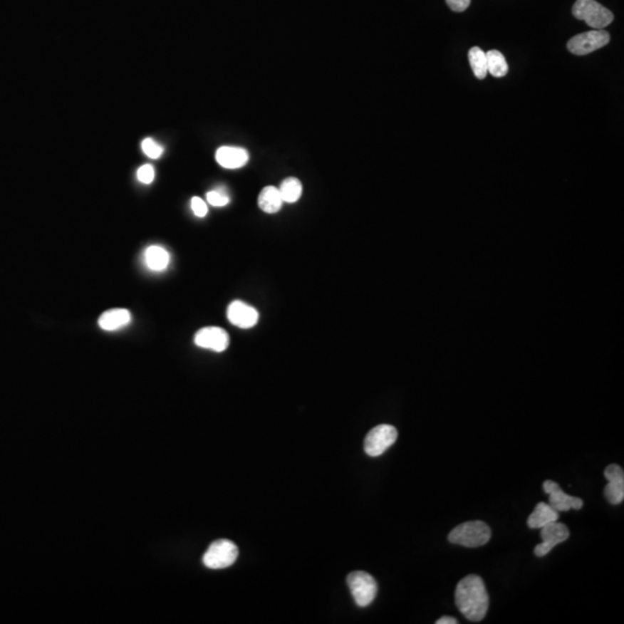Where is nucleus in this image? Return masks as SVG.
Returning <instances> with one entry per match:
<instances>
[{
  "mask_svg": "<svg viewBox=\"0 0 624 624\" xmlns=\"http://www.w3.org/2000/svg\"><path fill=\"white\" fill-rule=\"evenodd\" d=\"M227 317L234 326L248 330L254 328L259 319V313L254 306L244 303L242 301H234L227 310Z\"/></svg>",
  "mask_w": 624,
  "mask_h": 624,
  "instance_id": "obj_11",
  "label": "nucleus"
},
{
  "mask_svg": "<svg viewBox=\"0 0 624 624\" xmlns=\"http://www.w3.org/2000/svg\"><path fill=\"white\" fill-rule=\"evenodd\" d=\"M206 197H207L208 204H211L214 207H224V206L228 205L230 202L229 196L227 194L226 191L220 190V189L208 192Z\"/></svg>",
  "mask_w": 624,
  "mask_h": 624,
  "instance_id": "obj_22",
  "label": "nucleus"
},
{
  "mask_svg": "<svg viewBox=\"0 0 624 624\" xmlns=\"http://www.w3.org/2000/svg\"><path fill=\"white\" fill-rule=\"evenodd\" d=\"M609 41H610V35L608 31L603 29H592L570 38L568 42V50L573 55H588L607 46Z\"/></svg>",
  "mask_w": 624,
  "mask_h": 624,
  "instance_id": "obj_7",
  "label": "nucleus"
},
{
  "mask_svg": "<svg viewBox=\"0 0 624 624\" xmlns=\"http://www.w3.org/2000/svg\"><path fill=\"white\" fill-rule=\"evenodd\" d=\"M194 343L200 348L211 349L214 352H224L229 346V336L224 328L209 326L198 331Z\"/></svg>",
  "mask_w": 624,
  "mask_h": 624,
  "instance_id": "obj_10",
  "label": "nucleus"
},
{
  "mask_svg": "<svg viewBox=\"0 0 624 624\" xmlns=\"http://www.w3.org/2000/svg\"><path fill=\"white\" fill-rule=\"evenodd\" d=\"M458 621H457L456 618H451V616H443V618H440L436 621V624H457Z\"/></svg>",
  "mask_w": 624,
  "mask_h": 624,
  "instance_id": "obj_26",
  "label": "nucleus"
},
{
  "mask_svg": "<svg viewBox=\"0 0 624 624\" xmlns=\"http://www.w3.org/2000/svg\"><path fill=\"white\" fill-rule=\"evenodd\" d=\"M279 191L281 193L284 202L293 204V202H296L297 200L300 199L303 187H302V184H301V182L297 178L289 177L282 182L281 187H280Z\"/></svg>",
  "mask_w": 624,
  "mask_h": 624,
  "instance_id": "obj_20",
  "label": "nucleus"
},
{
  "mask_svg": "<svg viewBox=\"0 0 624 624\" xmlns=\"http://www.w3.org/2000/svg\"><path fill=\"white\" fill-rule=\"evenodd\" d=\"M282 204H284V199H282L281 193L276 187H265L260 192L259 198H258V205L261 208V211L269 213V214H274L276 212L280 211Z\"/></svg>",
  "mask_w": 624,
  "mask_h": 624,
  "instance_id": "obj_17",
  "label": "nucleus"
},
{
  "mask_svg": "<svg viewBox=\"0 0 624 624\" xmlns=\"http://www.w3.org/2000/svg\"><path fill=\"white\" fill-rule=\"evenodd\" d=\"M558 518V512L554 508H551L548 503L540 502L536 504L534 511L529 514L527 525L531 529H542L548 524L557 521Z\"/></svg>",
  "mask_w": 624,
  "mask_h": 624,
  "instance_id": "obj_14",
  "label": "nucleus"
},
{
  "mask_svg": "<svg viewBox=\"0 0 624 624\" xmlns=\"http://www.w3.org/2000/svg\"><path fill=\"white\" fill-rule=\"evenodd\" d=\"M572 13L577 20L586 22L592 29H603L614 20L613 13L596 0H577Z\"/></svg>",
  "mask_w": 624,
  "mask_h": 624,
  "instance_id": "obj_3",
  "label": "nucleus"
},
{
  "mask_svg": "<svg viewBox=\"0 0 624 624\" xmlns=\"http://www.w3.org/2000/svg\"><path fill=\"white\" fill-rule=\"evenodd\" d=\"M145 264L154 272H162L170 263V256L168 251L159 245H152L145 251Z\"/></svg>",
  "mask_w": 624,
  "mask_h": 624,
  "instance_id": "obj_16",
  "label": "nucleus"
},
{
  "mask_svg": "<svg viewBox=\"0 0 624 624\" xmlns=\"http://www.w3.org/2000/svg\"><path fill=\"white\" fill-rule=\"evenodd\" d=\"M544 492L549 495L548 504L551 505V508H554L557 512L569 511L571 509L579 510L584 505L583 499L564 493L555 481L546 480L544 482Z\"/></svg>",
  "mask_w": 624,
  "mask_h": 624,
  "instance_id": "obj_9",
  "label": "nucleus"
},
{
  "mask_svg": "<svg viewBox=\"0 0 624 624\" xmlns=\"http://www.w3.org/2000/svg\"><path fill=\"white\" fill-rule=\"evenodd\" d=\"M456 605L467 620H484L489 607V596L481 577L468 575L458 583L454 593Z\"/></svg>",
  "mask_w": 624,
  "mask_h": 624,
  "instance_id": "obj_1",
  "label": "nucleus"
},
{
  "mask_svg": "<svg viewBox=\"0 0 624 624\" xmlns=\"http://www.w3.org/2000/svg\"><path fill=\"white\" fill-rule=\"evenodd\" d=\"M137 177H138L141 183H152L154 181V178H155V170H154L153 165H145L140 167L138 169V172H137Z\"/></svg>",
  "mask_w": 624,
  "mask_h": 624,
  "instance_id": "obj_23",
  "label": "nucleus"
},
{
  "mask_svg": "<svg viewBox=\"0 0 624 624\" xmlns=\"http://www.w3.org/2000/svg\"><path fill=\"white\" fill-rule=\"evenodd\" d=\"M487 68L493 77L503 78L508 74V63L505 61L503 53L497 50H490L486 52Z\"/></svg>",
  "mask_w": 624,
  "mask_h": 624,
  "instance_id": "obj_18",
  "label": "nucleus"
},
{
  "mask_svg": "<svg viewBox=\"0 0 624 624\" xmlns=\"http://www.w3.org/2000/svg\"><path fill=\"white\" fill-rule=\"evenodd\" d=\"M447 6L452 9L453 12H464L469 6L471 0H447Z\"/></svg>",
  "mask_w": 624,
  "mask_h": 624,
  "instance_id": "obj_25",
  "label": "nucleus"
},
{
  "mask_svg": "<svg viewBox=\"0 0 624 624\" xmlns=\"http://www.w3.org/2000/svg\"><path fill=\"white\" fill-rule=\"evenodd\" d=\"M569 536V529L564 524L558 521L548 524L541 529L542 542L534 548V554L539 557L546 556L555 546L566 541Z\"/></svg>",
  "mask_w": 624,
  "mask_h": 624,
  "instance_id": "obj_8",
  "label": "nucleus"
},
{
  "mask_svg": "<svg viewBox=\"0 0 624 624\" xmlns=\"http://www.w3.org/2000/svg\"><path fill=\"white\" fill-rule=\"evenodd\" d=\"M490 538H492L490 527L480 520L460 524L449 534V541L451 544L468 548L484 546L489 541Z\"/></svg>",
  "mask_w": 624,
  "mask_h": 624,
  "instance_id": "obj_2",
  "label": "nucleus"
},
{
  "mask_svg": "<svg viewBox=\"0 0 624 624\" xmlns=\"http://www.w3.org/2000/svg\"><path fill=\"white\" fill-rule=\"evenodd\" d=\"M347 584L356 605L367 607L373 603L378 592V585L368 572L354 571L347 577Z\"/></svg>",
  "mask_w": 624,
  "mask_h": 624,
  "instance_id": "obj_4",
  "label": "nucleus"
},
{
  "mask_svg": "<svg viewBox=\"0 0 624 624\" xmlns=\"http://www.w3.org/2000/svg\"><path fill=\"white\" fill-rule=\"evenodd\" d=\"M131 321V313L126 309H113L102 313L98 319L100 328L104 331H117Z\"/></svg>",
  "mask_w": 624,
  "mask_h": 624,
  "instance_id": "obj_15",
  "label": "nucleus"
},
{
  "mask_svg": "<svg viewBox=\"0 0 624 624\" xmlns=\"http://www.w3.org/2000/svg\"><path fill=\"white\" fill-rule=\"evenodd\" d=\"M239 556L237 546L230 540L221 539L213 542L202 557V562L209 569H224L233 566Z\"/></svg>",
  "mask_w": 624,
  "mask_h": 624,
  "instance_id": "obj_5",
  "label": "nucleus"
},
{
  "mask_svg": "<svg viewBox=\"0 0 624 624\" xmlns=\"http://www.w3.org/2000/svg\"><path fill=\"white\" fill-rule=\"evenodd\" d=\"M141 147L144 150V153L150 157V159H159L160 156L163 154V147L160 146L155 140L152 138L145 139L141 142Z\"/></svg>",
  "mask_w": 624,
  "mask_h": 624,
  "instance_id": "obj_21",
  "label": "nucleus"
},
{
  "mask_svg": "<svg viewBox=\"0 0 624 624\" xmlns=\"http://www.w3.org/2000/svg\"><path fill=\"white\" fill-rule=\"evenodd\" d=\"M215 157L217 163L224 168L239 169L248 163L249 153L244 148L224 146L217 150Z\"/></svg>",
  "mask_w": 624,
  "mask_h": 624,
  "instance_id": "obj_13",
  "label": "nucleus"
},
{
  "mask_svg": "<svg viewBox=\"0 0 624 624\" xmlns=\"http://www.w3.org/2000/svg\"><path fill=\"white\" fill-rule=\"evenodd\" d=\"M608 484L605 487V496L610 504H620L624 499V472L621 466L609 465L605 469Z\"/></svg>",
  "mask_w": 624,
  "mask_h": 624,
  "instance_id": "obj_12",
  "label": "nucleus"
},
{
  "mask_svg": "<svg viewBox=\"0 0 624 624\" xmlns=\"http://www.w3.org/2000/svg\"><path fill=\"white\" fill-rule=\"evenodd\" d=\"M398 438L393 425H380L371 429L364 440V451L368 456L378 457L391 447Z\"/></svg>",
  "mask_w": 624,
  "mask_h": 624,
  "instance_id": "obj_6",
  "label": "nucleus"
},
{
  "mask_svg": "<svg viewBox=\"0 0 624 624\" xmlns=\"http://www.w3.org/2000/svg\"><path fill=\"white\" fill-rule=\"evenodd\" d=\"M468 61H469V65H471L475 77L479 80H484L488 74L486 52L480 48L474 46L468 51Z\"/></svg>",
  "mask_w": 624,
  "mask_h": 624,
  "instance_id": "obj_19",
  "label": "nucleus"
},
{
  "mask_svg": "<svg viewBox=\"0 0 624 624\" xmlns=\"http://www.w3.org/2000/svg\"><path fill=\"white\" fill-rule=\"evenodd\" d=\"M191 208H192L193 213L196 217H204L207 214V205L199 197H193L192 200H191Z\"/></svg>",
  "mask_w": 624,
  "mask_h": 624,
  "instance_id": "obj_24",
  "label": "nucleus"
}]
</instances>
